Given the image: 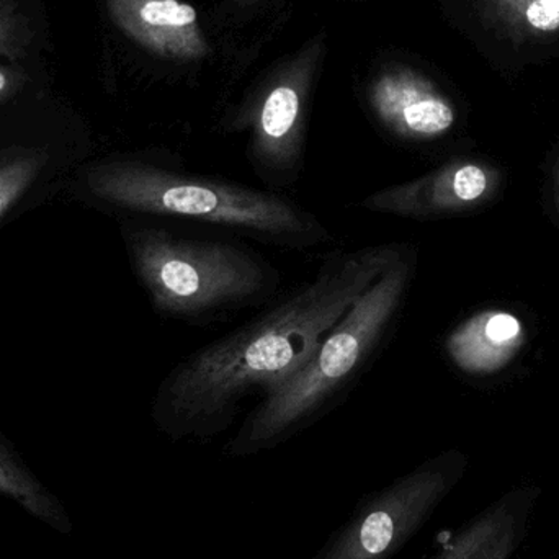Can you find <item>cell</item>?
I'll use <instances>...</instances> for the list:
<instances>
[{
	"label": "cell",
	"mask_w": 559,
	"mask_h": 559,
	"mask_svg": "<svg viewBox=\"0 0 559 559\" xmlns=\"http://www.w3.org/2000/svg\"><path fill=\"white\" fill-rule=\"evenodd\" d=\"M25 75L9 68H0V104L12 98L22 88Z\"/></svg>",
	"instance_id": "9a60e30c"
},
{
	"label": "cell",
	"mask_w": 559,
	"mask_h": 559,
	"mask_svg": "<svg viewBox=\"0 0 559 559\" xmlns=\"http://www.w3.org/2000/svg\"><path fill=\"white\" fill-rule=\"evenodd\" d=\"M242 2H251V0H242Z\"/></svg>",
	"instance_id": "2e32d148"
},
{
	"label": "cell",
	"mask_w": 559,
	"mask_h": 559,
	"mask_svg": "<svg viewBox=\"0 0 559 559\" xmlns=\"http://www.w3.org/2000/svg\"><path fill=\"white\" fill-rule=\"evenodd\" d=\"M406 249L384 242L332 252L309 282L190 352L154 394L157 429L174 442H206L231 429L252 397L261 400L305 367L328 332Z\"/></svg>",
	"instance_id": "6da1fadb"
},
{
	"label": "cell",
	"mask_w": 559,
	"mask_h": 559,
	"mask_svg": "<svg viewBox=\"0 0 559 559\" xmlns=\"http://www.w3.org/2000/svg\"><path fill=\"white\" fill-rule=\"evenodd\" d=\"M488 180L485 170L466 164L453 170V190L459 202H475L485 193Z\"/></svg>",
	"instance_id": "4fadbf2b"
},
{
	"label": "cell",
	"mask_w": 559,
	"mask_h": 559,
	"mask_svg": "<svg viewBox=\"0 0 559 559\" xmlns=\"http://www.w3.org/2000/svg\"><path fill=\"white\" fill-rule=\"evenodd\" d=\"M0 495L59 534H71L68 512L49 489L29 472L19 453L0 436Z\"/></svg>",
	"instance_id": "30bf717a"
},
{
	"label": "cell",
	"mask_w": 559,
	"mask_h": 559,
	"mask_svg": "<svg viewBox=\"0 0 559 559\" xmlns=\"http://www.w3.org/2000/svg\"><path fill=\"white\" fill-rule=\"evenodd\" d=\"M368 105L380 127L400 141L432 140L455 124L449 98L413 71H390L374 79Z\"/></svg>",
	"instance_id": "8992f818"
},
{
	"label": "cell",
	"mask_w": 559,
	"mask_h": 559,
	"mask_svg": "<svg viewBox=\"0 0 559 559\" xmlns=\"http://www.w3.org/2000/svg\"><path fill=\"white\" fill-rule=\"evenodd\" d=\"M82 199L120 218L180 223L285 251L331 242V229L283 192L205 176L141 154H121L78 173Z\"/></svg>",
	"instance_id": "7a4b0ae2"
},
{
	"label": "cell",
	"mask_w": 559,
	"mask_h": 559,
	"mask_svg": "<svg viewBox=\"0 0 559 559\" xmlns=\"http://www.w3.org/2000/svg\"><path fill=\"white\" fill-rule=\"evenodd\" d=\"M32 32L12 0H0V56L10 61L25 58Z\"/></svg>",
	"instance_id": "7c38bea8"
},
{
	"label": "cell",
	"mask_w": 559,
	"mask_h": 559,
	"mask_svg": "<svg viewBox=\"0 0 559 559\" xmlns=\"http://www.w3.org/2000/svg\"><path fill=\"white\" fill-rule=\"evenodd\" d=\"M120 231L134 277L164 318L206 328L278 296V269L231 236L147 218H120Z\"/></svg>",
	"instance_id": "277c9868"
},
{
	"label": "cell",
	"mask_w": 559,
	"mask_h": 559,
	"mask_svg": "<svg viewBox=\"0 0 559 559\" xmlns=\"http://www.w3.org/2000/svg\"><path fill=\"white\" fill-rule=\"evenodd\" d=\"M519 332H521V324L511 314L492 316L485 324L486 337L491 338L492 342H498V344L512 341V338L518 337Z\"/></svg>",
	"instance_id": "5bb4252c"
},
{
	"label": "cell",
	"mask_w": 559,
	"mask_h": 559,
	"mask_svg": "<svg viewBox=\"0 0 559 559\" xmlns=\"http://www.w3.org/2000/svg\"><path fill=\"white\" fill-rule=\"evenodd\" d=\"M51 154L41 147L13 146L0 150V223L36 202L55 179Z\"/></svg>",
	"instance_id": "9c48e42d"
},
{
	"label": "cell",
	"mask_w": 559,
	"mask_h": 559,
	"mask_svg": "<svg viewBox=\"0 0 559 559\" xmlns=\"http://www.w3.org/2000/svg\"><path fill=\"white\" fill-rule=\"evenodd\" d=\"M459 481L456 463L432 460L367 496L311 559H390L429 521Z\"/></svg>",
	"instance_id": "5b68a950"
},
{
	"label": "cell",
	"mask_w": 559,
	"mask_h": 559,
	"mask_svg": "<svg viewBox=\"0 0 559 559\" xmlns=\"http://www.w3.org/2000/svg\"><path fill=\"white\" fill-rule=\"evenodd\" d=\"M496 23L519 38H554L559 35V0H485Z\"/></svg>",
	"instance_id": "8fae6325"
},
{
	"label": "cell",
	"mask_w": 559,
	"mask_h": 559,
	"mask_svg": "<svg viewBox=\"0 0 559 559\" xmlns=\"http://www.w3.org/2000/svg\"><path fill=\"white\" fill-rule=\"evenodd\" d=\"M532 495L515 492L476 515L430 559H512L524 537Z\"/></svg>",
	"instance_id": "ba28073f"
},
{
	"label": "cell",
	"mask_w": 559,
	"mask_h": 559,
	"mask_svg": "<svg viewBox=\"0 0 559 559\" xmlns=\"http://www.w3.org/2000/svg\"><path fill=\"white\" fill-rule=\"evenodd\" d=\"M413 271L406 249L328 332L305 367L249 411L225 455L245 459L274 450L344 404L390 344Z\"/></svg>",
	"instance_id": "3957f363"
},
{
	"label": "cell",
	"mask_w": 559,
	"mask_h": 559,
	"mask_svg": "<svg viewBox=\"0 0 559 559\" xmlns=\"http://www.w3.org/2000/svg\"><path fill=\"white\" fill-rule=\"evenodd\" d=\"M121 32L164 58L193 61L209 52L197 10L179 0H107Z\"/></svg>",
	"instance_id": "52a82bcc"
}]
</instances>
